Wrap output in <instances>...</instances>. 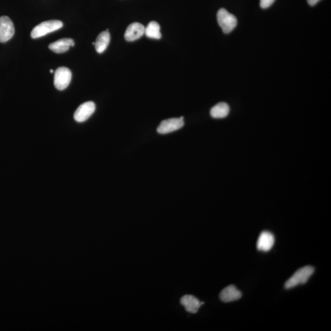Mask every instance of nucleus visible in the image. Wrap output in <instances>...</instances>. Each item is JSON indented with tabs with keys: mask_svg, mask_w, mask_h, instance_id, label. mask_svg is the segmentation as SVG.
Here are the masks:
<instances>
[{
	"mask_svg": "<svg viewBox=\"0 0 331 331\" xmlns=\"http://www.w3.org/2000/svg\"><path fill=\"white\" fill-rule=\"evenodd\" d=\"M314 271V267L311 266H306L298 269L285 283V288L290 289L299 285L306 284Z\"/></svg>",
	"mask_w": 331,
	"mask_h": 331,
	"instance_id": "nucleus-1",
	"label": "nucleus"
},
{
	"mask_svg": "<svg viewBox=\"0 0 331 331\" xmlns=\"http://www.w3.org/2000/svg\"><path fill=\"white\" fill-rule=\"evenodd\" d=\"M63 25V22L60 20L45 21V22L39 24L33 29L31 33V37L33 39L43 37L50 33L57 31V30L62 28Z\"/></svg>",
	"mask_w": 331,
	"mask_h": 331,
	"instance_id": "nucleus-2",
	"label": "nucleus"
},
{
	"mask_svg": "<svg viewBox=\"0 0 331 331\" xmlns=\"http://www.w3.org/2000/svg\"><path fill=\"white\" fill-rule=\"evenodd\" d=\"M217 20L223 32L227 34L233 31L236 28L237 24L236 17L224 8H222L218 11Z\"/></svg>",
	"mask_w": 331,
	"mask_h": 331,
	"instance_id": "nucleus-3",
	"label": "nucleus"
},
{
	"mask_svg": "<svg viewBox=\"0 0 331 331\" xmlns=\"http://www.w3.org/2000/svg\"><path fill=\"white\" fill-rule=\"evenodd\" d=\"M71 79V71L67 68L60 67L54 76V86L57 90H65L70 85Z\"/></svg>",
	"mask_w": 331,
	"mask_h": 331,
	"instance_id": "nucleus-4",
	"label": "nucleus"
},
{
	"mask_svg": "<svg viewBox=\"0 0 331 331\" xmlns=\"http://www.w3.org/2000/svg\"><path fill=\"white\" fill-rule=\"evenodd\" d=\"M184 125L183 117L164 120L158 126L157 131L159 134H166L179 130Z\"/></svg>",
	"mask_w": 331,
	"mask_h": 331,
	"instance_id": "nucleus-5",
	"label": "nucleus"
},
{
	"mask_svg": "<svg viewBox=\"0 0 331 331\" xmlns=\"http://www.w3.org/2000/svg\"><path fill=\"white\" fill-rule=\"evenodd\" d=\"M15 29L10 17H0V43H6L13 37Z\"/></svg>",
	"mask_w": 331,
	"mask_h": 331,
	"instance_id": "nucleus-6",
	"label": "nucleus"
},
{
	"mask_svg": "<svg viewBox=\"0 0 331 331\" xmlns=\"http://www.w3.org/2000/svg\"><path fill=\"white\" fill-rule=\"evenodd\" d=\"M95 104L93 102H86L77 108L74 113V120L79 123L86 122L95 113Z\"/></svg>",
	"mask_w": 331,
	"mask_h": 331,
	"instance_id": "nucleus-7",
	"label": "nucleus"
},
{
	"mask_svg": "<svg viewBox=\"0 0 331 331\" xmlns=\"http://www.w3.org/2000/svg\"><path fill=\"white\" fill-rule=\"evenodd\" d=\"M144 33H145V27L140 23L134 22L130 24L126 29L125 38L129 42L136 41L142 37Z\"/></svg>",
	"mask_w": 331,
	"mask_h": 331,
	"instance_id": "nucleus-8",
	"label": "nucleus"
},
{
	"mask_svg": "<svg viewBox=\"0 0 331 331\" xmlns=\"http://www.w3.org/2000/svg\"><path fill=\"white\" fill-rule=\"evenodd\" d=\"M275 238L270 232H262L257 241V249L259 251L268 252L274 245Z\"/></svg>",
	"mask_w": 331,
	"mask_h": 331,
	"instance_id": "nucleus-9",
	"label": "nucleus"
},
{
	"mask_svg": "<svg viewBox=\"0 0 331 331\" xmlns=\"http://www.w3.org/2000/svg\"><path fill=\"white\" fill-rule=\"evenodd\" d=\"M241 297V292L233 285H229L227 287L225 288L219 294L220 299L224 302L235 301Z\"/></svg>",
	"mask_w": 331,
	"mask_h": 331,
	"instance_id": "nucleus-10",
	"label": "nucleus"
},
{
	"mask_svg": "<svg viewBox=\"0 0 331 331\" xmlns=\"http://www.w3.org/2000/svg\"><path fill=\"white\" fill-rule=\"evenodd\" d=\"M180 303L185 307L186 311L191 313V314H196L201 305L204 304V302H201L198 298L192 296V295H185L180 299Z\"/></svg>",
	"mask_w": 331,
	"mask_h": 331,
	"instance_id": "nucleus-11",
	"label": "nucleus"
},
{
	"mask_svg": "<svg viewBox=\"0 0 331 331\" xmlns=\"http://www.w3.org/2000/svg\"><path fill=\"white\" fill-rule=\"evenodd\" d=\"M74 46V41L71 38H63L49 46V49L57 53H62L67 52L71 47Z\"/></svg>",
	"mask_w": 331,
	"mask_h": 331,
	"instance_id": "nucleus-12",
	"label": "nucleus"
},
{
	"mask_svg": "<svg viewBox=\"0 0 331 331\" xmlns=\"http://www.w3.org/2000/svg\"><path fill=\"white\" fill-rule=\"evenodd\" d=\"M111 40V35L109 30L101 32L98 36L95 42V47L96 52L102 53L107 49Z\"/></svg>",
	"mask_w": 331,
	"mask_h": 331,
	"instance_id": "nucleus-13",
	"label": "nucleus"
},
{
	"mask_svg": "<svg viewBox=\"0 0 331 331\" xmlns=\"http://www.w3.org/2000/svg\"><path fill=\"white\" fill-rule=\"evenodd\" d=\"M230 106L228 104L222 102L216 104L210 110V115L214 119H223L230 113Z\"/></svg>",
	"mask_w": 331,
	"mask_h": 331,
	"instance_id": "nucleus-14",
	"label": "nucleus"
},
{
	"mask_svg": "<svg viewBox=\"0 0 331 331\" xmlns=\"http://www.w3.org/2000/svg\"><path fill=\"white\" fill-rule=\"evenodd\" d=\"M147 37L152 39H155V40H159L161 38V34L160 32V26L159 24L152 21L150 22L148 25L145 27V33H144Z\"/></svg>",
	"mask_w": 331,
	"mask_h": 331,
	"instance_id": "nucleus-15",
	"label": "nucleus"
},
{
	"mask_svg": "<svg viewBox=\"0 0 331 331\" xmlns=\"http://www.w3.org/2000/svg\"><path fill=\"white\" fill-rule=\"evenodd\" d=\"M275 2V0H260V7L263 9L268 8Z\"/></svg>",
	"mask_w": 331,
	"mask_h": 331,
	"instance_id": "nucleus-16",
	"label": "nucleus"
},
{
	"mask_svg": "<svg viewBox=\"0 0 331 331\" xmlns=\"http://www.w3.org/2000/svg\"><path fill=\"white\" fill-rule=\"evenodd\" d=\"M320 1V0H308V4L311 6H315Z\"/></svg>",
	"mask_w": 331,
	"mask_h": 331,
	"instance_id": "nucleus-17",
	"label": "nucleus"
},
{
	"mask_svg": "<svg viewBox=\"0 0 331 331\" xmlns=\"http://www.w3.org/2000/svg\"><path fill=\"white\" fill-rule=\"evenodd\" d=\"M50 73H53V70H50Z\"/></svg>",
	"mask_w": 331,
	"mask_h": 331,
	"instance_id": "nucleus-18",
	"label": "nucleus"
}]
</instances>
